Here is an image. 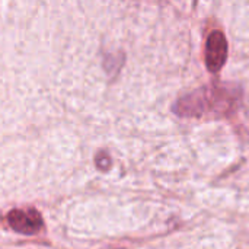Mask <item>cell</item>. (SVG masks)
<instances>
[{
  "label": "cell",
  "mask_w": 249,
  "mask_h": 249,
  "mask_svg": "<svg viewBox=\"0 0 249 249\" xmlns=\"http://www.w3.org/2000/svg\"><path fill=\"white\" fill-rule=\"evenodd\" d=\"M238 89L229 86H210L196 90L177 101L174 111L179 115L198 117L203 114L225 115L235 109L238 104Z\"/></svg>",
  "instance_id": "cell-1"
},
{
  "label": "cell",
  "mask_w": 249,
  "mask_h": 249,
  "mask_svg": "<svg viewBox=\"0 0 249 249\" xmlns=\"http://www.w3.org/2000/svg\"><path fill=\"white\" fill-rule=\"evenodd\" d=\"M206 66L209 71L217 73L228 58V41L222 31H213L206 42Z\"/></svg>",
  "instance_id": "cell-2"
},
{
  "label": "cell",
  "mask_w": 249,
  "mask_h": 249,
  "mask_svg": "<svg viewBox=\"0 0 249 249\" xmlns=\"http://www.w3.org/2000/svg\"><path fill=\"white\" fill-rule=\"evenodd\" d=\"M9 226L25 235H34L42 228V217L36 210H12L7 214Z\"/></svg>",
  "instance_id": "cell-3"
}]
</instances>
